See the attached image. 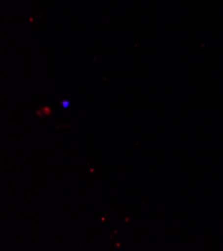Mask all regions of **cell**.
I'll list each match as a JSON object with an SVG mask.
<instances>
[{
	"label": "cell",
	"instance_id": "1",
	"mask_svg": "<svg viewBox=\"0 0 223 251\" xmlns=\"http://www.w3.org/2000/svg\"><path fill=\"white\" fill-rule=\"evenodd\" d=\"M62 104H63V106H64V107H67V106L69 105V103H68V102H66V101H63V102H62Z\"/></svg>",
	"mask_w": 223,
	"mask_h": 251
}]
</instances>
